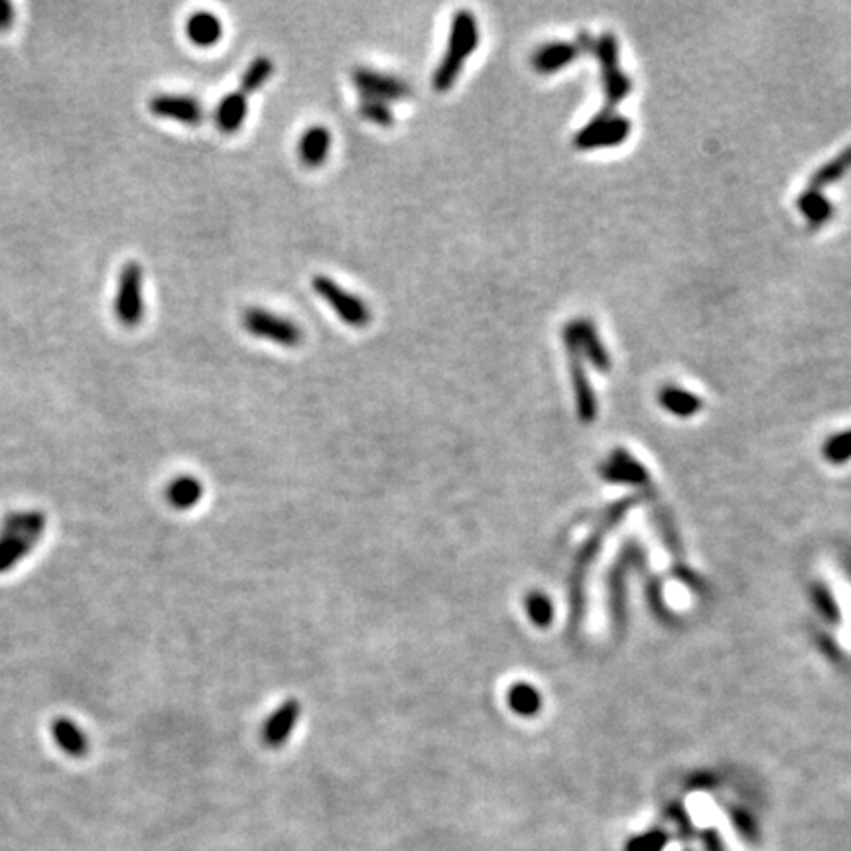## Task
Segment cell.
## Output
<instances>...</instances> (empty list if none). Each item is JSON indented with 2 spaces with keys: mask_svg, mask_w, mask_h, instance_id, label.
Masks as SVG:
<instances>
[{
  "mask_svg": "<svg viewBox=\"0 0 851 851\" xmlns=\"http://www.w3.org/2000/svg\"><path fill=\"white\" fill-rule=\"evenodd\" d=\"M248 114V99L241 91H230L219 101L215 109V124L223 135H235L241 130Z\"/></svg>",
  "mask_w": 851,
  "mask_h": 851,
  "instance_id": "obj_18",
  "label": "cell"
},
{
  "mask_svg": "<svg viewBox=\"0 0 851 851\" xmlns=\"http://www.w3.org/2000/svg\"><path fill=\"white\" fill-rule=\"evenodd\" d=\"M332 148V132L324 124H314L308 130H304V135L298 140V156L300 162L306 168H316L324 166L327 154H330Z\"/></svg>",
  "mask_w": 851,
  "mask_h": 851,
  "instance_id": "obj_15",
  "label": "cell"
},
{
  "mask_svg": "<svg viewBox=\"0 0 851 851\" xmlns=\"http://www.w3.org/2000/svg\"><path fill=\"white\" fill-rule=\"evenodd\" d=\"M562 343L567 357H582L599 372L611 371V355L596 324L589 317H578L566 324L562 330Z\"/></svg>",
  "mask_w": 851,
  "mask_h": 851,
  "instance_id": "obj_5",
  "label": "cell"
},
{
  "mask_svg": "<svg viewBox=\"0 0 851 851\" xmlns=\"http://www.w3.org/2000/svg\"><path fill=\"white\" fill-rule=\"evenodd\" d=\"M51 735L53 739H56L58 747L64 749L71 757H83L89 749L85 733L79 730L74 722L66 720V717H59V720L51 723Z\"/></svg>",
  "mask_w": 851,
  "mask_h": 851,
  "instance_id": "obj_21",
  "label": "cell"
},
{
  "mask_svg": "<svg viewBox=\"0 0 851 851\" xmlns=\"http://www.w3.org/2000/svg\"><path fill=\"white\" fill-rule=\"evenodd\" d=\"M509 706L514 714L519 715H536L543 707V698L540 691L530 684H514L509 690Z\"/></svg>",
  "mask_w": 851,
  "mask_h": 851,
  "instance_id": "obj_24",
  "label": "cell"
},
{
  "mask_svg": "<svg viewBox=\"0 0 851 851\" xmlns=\"http://www.w3.org/2000/svg\"><path fill=\"white\" fill-rule=\"evenodd\" d=\"M676 567H678V570L674 572V574H676V578H680L682 583L686 585V588H690L691 591H696V593L706 591V583H704V580L699 578V575H698L696 572L688 570L686 566H676Z\"/></svg>",
  "mask_w": 851,
  "mask_h": 851,
  "instance_id": "obj_36",
  "label": "cell"
},
{
  "mask_svg": "<svg viewBox=\"0 0 851 851\" xmlns=\"http://www.w3.org/2000/svg\"><path fill=\"white\" fill-rule=\"evenodd\" d=\"M796 207L802 213V217L806 219L810 229H822L824 225H828L833 213H836L831 201L824 195V191L814 188H806L798 195Z\"/></svg>",
  "mask_w": 851,
  "mask_h": 851,
  "instance_id": "obj_19",
  "label": "cell"
},
{
  "mask_svg": "<svg viewBox=\"0 0 851 851\" xmlns=\"http://www.w3.org/2000/svg\"><path fill=\"white\" fill-rule=\"evenodd\" d=\"M654 525L656 528H659L660 532V538H662V543L664 546H667L670 550V554L674 558H678V560H682V556H684V546H682V540H680V532L676 530V525H674V520L670 514L660 509V507H656L654 509Z\"/></svg>",
  "mask_w": 851,
  "mask_h": 851,
  "instance_id": "obj_27",
  "label": "cell"
},
{
  "mask_svg": "<svg viewBox=\"0 0 851 851\" xmlns=\"http://www.w3.org/2000/svg\"><path fill=\"white\" fill-rule=\"evenodd\" d=\"M479 46V24L473 12L457 11L451 18L448 50L443 53L440 66L433 71L432 85L438 93H446L456 85L467 58Z\"/></svg>",
  "mask_w": 851,
  "mask_h": 851,
  "instance_id": "obj_1",
  "label": "cell"
},
{
  "mask_svg": "<svg viewBox=\"0 0 851 851\" xmlns=\"http://www.w3.org/2000/svg\"><path fill=\"white\" fill-rule=\"evenodd\" d=\"M14 20H16L14 6L11 3H6V0H0V32L12 28Z\"/></svg>",
  "mask_w": 851,
  "mask_h": 851,
  "instance_id": "obj_37",
  "label": "cell"
},
{
  "mask_svg": "<svg viewBox=\"0 0 851 851\" xmlns=\"http://www.w3.org/2000/svg\"><path fill=\"white\" fill-rule=\"evenodd\" d=\"M822 456L830 465H846L851 461V428L841 430L824 441Z\"/></svg>",
  "mask_w": 851,
  "mask_h": 851,
  "instance_id": "obj_26",
  "label": "cell"
},
{
  "mask_svg": "<svg viewBox=\"0 0 851 851\" xmlns=\"http://www.w3.org/2000/svg\"><path fill=\"white\" fill-rule=\"evenodd\" d=\"M359 114L365 121L377 124V127L388 129L394 124V114L390 111L388 103L379 101V99H367V97H361L359 101Z\"/></svg>",
  "mask_w": 851,
  "mask_h": 851,
  "instance_id": "obj_29",
  "label": "cell"
},
{
  "mask_svg": "<svg viewBox=\"0 0 851 851\" xmlns=\"http://www.w3.org/2000/svg\"><path fill=\"white\" fill-rule=\"evenodd\" d=\"M144 269L137 261L122 264L117 294H114V316L124 327H137L144 319Z\"/></svg>",
  "mask_w": 851,
  "mask_h": 851,
  "instance_id": "obj_6",
  "label": "cell"
},
{
  "mask_svg": "<svg viewBox=\"0 0 851 851\" xmlns=\"http://www.w3.org/2000/svg\"><path fill=\"white\" fill-rule=\"evenodd\" d=\"M43 530H46V517L40 511L8 514L0 527V574L24 560L38 544Z\"/></svg>",
  "mask_w": 851,
  "mask_h": 851,
  "instance_id": "obj_2",
  "label": "cell"
},
{
  "mask_svg": "<svg viewBox=\"0 0 851 851\" xmlns=\"http://www.w3.org/2000/svg\"><path fill=\"white\" fill-rule=\"evenodd\" d=\"M300 717V706L294 699L282 704L277 712H274L269 722H266L262 730V739L269 747H280L290 738L292 730H294L296 720Z\"/></svg>",
  "mask_w": 851,
  "mask_h": 851,
  "instance_id": "obj_17",
  "label": "cell"
},
{
  "mask_svg": "<svg viewBox=\"0 0 851 851\" xmlns=\"http://www.w3.org/2000/svg\"><path fill=\"white\" fill-rule=\"evenodd\" d=\"M312 288L327 306L333 308V312L340 316L341 322H345L351 327L369 325L371 322L369 306L359 296H355L351 292L341 288L333 278L325 277V274H317V277L312 278Z\"/></svg>",
  "mask_w": 851,
  "mask_h": 851,
  "instance_id": "obj_8",
  "label": "cell"
},
{
  "mask_svg": "<svg viewBox=\"0 0 851 851\" xmlns=\"http://www.w3.org/2000/svg\"><path fill=\"white\" fill-rule=\"evenodd\" d=\"M593 53H596L599 61L605 106L615 111V106L623 103L633 91L631 77L621 69L617 35L613 32H603L596 43H593Z\"/></svg>",
  "mask_w": 851,
  "mask_h": 851,
  "instance_id": "obj_3",
  "label": "cell"
},
{
  "mask_svg": "<svg viewBox=\"0 0 851 851\" xmlns=\"http://www.w3.org/2000/svg\"><path fill=\"white\" fill-rule=\"evenodd\" d=\"M841 560H844V567H846V572H847V575H849V582H851V550L844 552V556H841Z\"/></svg>",
  "mask_w": 851,
  "mask_h": 851,
  "instance_id": "obj_39",
  "label": "cell"
},
{
  "mask_svg": "<svg viewBox=\"0 0 851 851\" xmlns=\"http://www.w3.org/2000/svg\"><path fill=\"white\" fill-rule=\"evenodd\" d=\"M351 79H353V85L357 87L359 95L367 97V99L393 103V101H404L408 97H412V87L408 85L404 79L390 74H383V71L361 66L351 71Z\"/></svg>",
  "mask_w": 851,
  "mask_h": 851,
  "instance_id": "obj_10",
  "label": "cell"
},
{
  "mask_svg": "<svg viewBox=\"0 0 851 851\" xmlns=\"http://www.w3.org/2000/svg\"><path fill=\"white\" fill-rule=\"evenodd\" d=\"M684 851H691V849H684Z\"/></svg>",
  "mask_w": 851,
  "mask_h": 851,
  "instance_id": "obj_40",
  "label": "cell"
},
{
  "mask_svg": "<svg viewBox=\"0 0 851 851\" xmlns=\"http://www.w3.org/2000/svg\"><path fill=\"white\" fill-rule=\"evenodd\" d=\"M243 327L245 330L261 337V340H269L272 343H278L282 347H298L304 341V332L292 322V319L278 316L264 308H246L243 312Z\"/></svg>",
  "mask_w": 851,
  "mask_h": 851,
  "instance_id": "obj_7",
  "label": "cell"
},
{
  "mask_svg": "<svg viewBox=\"0 0 851 851\" xmlns=\"http://www.w3.org/2000/svg\"><path fill=\"white\" fill-rule=\"evenodd\" d=\"M201 495H203L201 483L198 481V479L190 477V475H182V477L174 479V481L168 485V489H166L168 503H170L172 507L180 509V511H188V509L195 507V504L199 503Z\"/></svg>",
  "mask_w": 851,
  "mask_h": 851,
  "instance_id": "obj_23",
  "label": "cell"
},
{
  "mask_svg": "<svg viewBox=\"0 0 851 851\" xmlns=\"http://www.w3.org/2000/svg\"><path fill=\"white\" fill-rule=\"evenodd\" d=\"M670 833L662 828H654L649 831L638 833L635 838H628L625 841L623 851H664L668 846Z\"/></svg>",
  "mask_w": 851,
  "mask_h": 851,
  "instance_id": "obj_28",
  "label": "cell"
},
{
  "mask_svg": "<svg viewBox=\"0 0 851 851\" xmlns=\"http://www.w3.org/2000/svg\"><path fill=\"white\" fill-rule=\"evenodd\" d=\"M527 611L532 623L538 627H548L554 619V605L544 593H530L527 599Z\"/></svg>",
  "mask_w": 851,
  "mask_h": 851,
  "instance_id": "obj_30",
  "label": "cell"
},
{
  "mask_svg": "<svg viewBox=\"0 0 851 851\" xmlns=\"http://www.w3.org/2000/svg\"><path fill=\"white\" fill-rule=\"evenodd\" d=\"M633 124L623 114H617L613 109H603L575 132L574 146L578 150H605L621 146L631 137Z\"/></svg>",
  "mask_w": 851,
  "mask_h": 851,
  "instance_id": "obj_4",
  "label": "cell"
},
{
  "mask_svg": "<svg viewBox=\"0 0 851 851\" xmlns=\"http://www.w3.org/2000/svg\"><path fill=\"white\" fill-rule=\"evenodd\" d=\"M730 818L735 831L739 833V838H743L745 841H751V844L759 841V824L755 818H753L751 812L739 808V806H733V808H730Z\"/></svg>",
  "mask_w": 851,
  "mask_h": 851,
  "instance_id": "obj_31",
  "label": "cell"
},
{
  "mask_svg": "<svg viewBox=\"0 0 851 851\" xmlns=\"http://www.w3.org/2000/svg\"><path fill=\"white\" fill-rule=\"evenodd\" d=\"M599 475L609 483L646 487L651 483L649 469L627 449L617 448L609 454V457L599 465Z\"/></svg>",
  "mask_w": 851,
  "mask_h": 851,
  "instance_id": "obj_12",
  "label": "cell"
},
{
  "mask_svg": "<svg viewBox=\"0 0 851 851\" xmlns=\"http://www.w3.org/2000/svg\"><path fill=\"white\" fill-rule=\"evenodd\" d=\"M148 109L156 117L188 124V127H198L206 119V109L191 95L160 93L148 101Z\"/></svg>",
  "mask_w": 851,
  "mask_h": 851,
  "instance_id": "obj_11",
  "label": "cell"
},
{
  "mask_svg": "<svg viewBox=\"0 0 851 851\" xmlns=\"http://www.w3.org/2000/svg\"><path fill=\"white\" fill-rule=\"evenodd\" d=\"M656 401H659L662 410H667L668 414L676 416V418H694L699 412L704 410V401L699 398L696 393L691 390L678 386V385H667L659 390L656 394Z\"/></svg>",
  "mask_w": 851,
  "mask_h": 851,
  "instance_id": "obj_14",
  "label": "cell"
},
{
  "mask_svg": "<svg viewBox=\"0 0 851 851\" xmlns=\"http://www.w3.org/2000/svg\"><path fill=\"white\" fill-rule=\"evenodd\" d=\"M808 596L812 607L816 609V613L822 617V621H826L831 627L841 623V619H844L841 617V607L826 582L812 580L808 585Z\"/></svg>",
  "mask_w": 851,
  "mask_h": 851,
  "instance_id": "obj_20",
  "label": "cell"
},
{
  "mask_svg": "<svg viewBox=\"0 0 851 851\" xmlns=\"http://www.w3.org/2000/svg\"><path fill=\"white\" fill-rule=\"evenodd\" d=\"M664 814H667V818L668 822H672L674 826H676L678 830V836L682 839H690V838H694V826H691V820H690V814L686 812L684 806H682V802H670L667 808H664Z\"/></svg>",
  "mask_w": 851,
  "mask_h": 851,
  "instance_id": "obj_32",
  "label": "cell"
},
{
  "mask_svg": "<svg viewBox=\"0 0 851 851\" xmlns=\"http://www.w3.org/2000/svg\"><path fill=\"white\" fill-rule=\"evenodd\" d=\"M567 359H570V379H572L578 416L583 424H591L597 418V398L593 394V386L589 383L588 369H585V361L582 357H567Z\"/></svg>",
  "mask_w": 851,
  "mask_h": 851,
  "instance_id": "obj_13",
  "label": "cell"
},
{
  "mask_svg": "<svg viewBox=\"0 0 851 851\" xmlns=\"http://www.w3.org/2000/svg\"><path fill=\"white\" fill-rule=\"evenodd\" d=\"M185 35L198 48H211L223 38V22L209 11H195L185 20Z\"/></svg>",
  "mask_w": 851,
  "mask_h": 851,
  "instance_id": "obj_16",
  "label": "cell"
},
{
  "mask_svg": "<svg viewBox=\"0 0 851 851\" xmlns=\"http://www.w3.org/2000/svg\"><path fill=\"white\" fill-rule=\"evenodd\" d=\"M816 643H818V649H820L824 654H826L830 660L839 662L841 659H844V654H841L838 643L833 641V638H831L830 635H826V633H816Z\"/></svg>",
  "mask_w": 851,
  "mask_h": 851,
  "instance_id": "obj_35",
  "label": "cell"
},
{
  "mask_svg": "<svg viewBox=\"0 0 851 851\" xmlns=\"http://www.w3.org/2000/svg\"><path fill=\"white\" fill-rule=\"evenodd\" d=\"M646 597H649V605L652 609V613L659 617L660 621H664V623H674V621H676V617H674L672 611L667 607V603H664L662 585H660L659 580L651 582L649 589H646Z\"/></svg>",
  "mask_w": 851,
  "mask_h": 851,
  "instance_id": "obj_33",
  "label": "cell"
},
{
  "mask_svg": "<svg viewBox=\"0 0 851 851\" xmlns=\"http://www.w3.org/2000/svg\"><path fill=\"white\" fill-rule=\"evenodd\" d=\"M690 785L691 786H696V791H709V788H712L715 785V778L709 775V773H704V775H696L694 778L690 780Z\"/></svg>",
  "mask_w": 851,
  "mask_h": 851,
  "instance_id": "obj_38",
  "label": "cell"
},
{
  "mask_svg": "<svg viewBox=\"0 0 851 851\" xmlns=\"http://www.w3.org/2000/svg\"><path fill=\"white\" fill-rule=\"evenodd\" d=\"M272 74H274V64L270 58L266 56L254 58L245 69V74L241 77V89H238V91L245 93L246 97L253 95L254 91H259L266 82H269Z\"/></svg>",
  "mask_w": 851,
  "mask_h": 851,
  "instance_id": "obj_25",
  "label": "cell"
},
{
  "mask_svg": "<svg viewBox=\"0 0 851 851\" xmlns=\"http://www.w3.org/2000/svg\"><path fill=\"white\" fill-rule=\"evenodd\" d=\"M699 844H702L704 851H725L723 838L717 828H704L698 831Z\"/></svg>",
  "mask_w": 851,
  "mask_h": 851,
  "instance_id": "obj_34",
  "label": "cell"
},
{
  "mask_svg": "<svg viewBox=\"0 0 851 851\" xmlns=\"http://www.w3.org/2000/svg\"><path fill=\"white\" fill-rule=\"evenodd\" d=\"M591 35L588 32H580L578 38L574 42H548L543 43L530 58V66L540 75H552L558 71L567 67L574 59H578L582 53L593 51Z\"/></svg>",
  "mask_w": 851,
  "mask_h": 851,
  "instance_id": "obj_9",
  "label": "cell"
},
{
  "mask_svg": "<svg viewBox=\"0 0 851 851\" xmlns=\"http://www.w3.org/2000/svg\"><path fill=\"white\" fill-rule=\"evenodd\" d=\"M847 170H851V146L841 150L838 156L828 160L826 164H822L818 170L810 176L808 188L822 191L824 188H828V185L839 182L841 177L847 174Z\"/></svg>",
  "mask_w": 851,
  "mask_h": 851,
  "instance_id": "obj_22",
  "label": "cell"
}]
</instances>
